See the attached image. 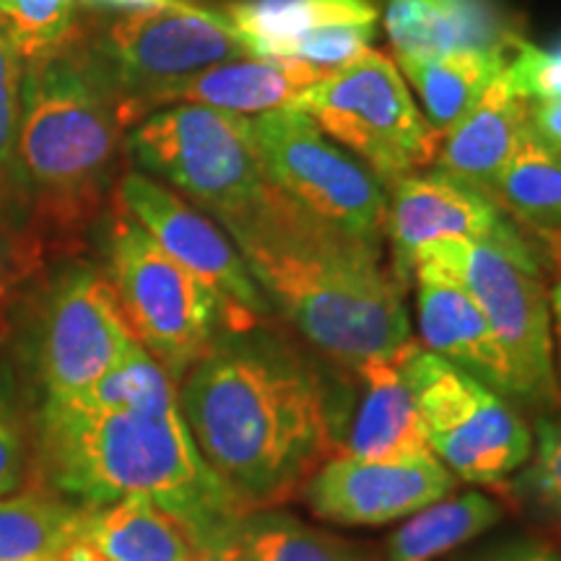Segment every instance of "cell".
<instances>
[{
  "label": "cell",
  "mask_w": 561,
  "mask_h": 561,
  "mask_svg": "<svg viewBox=\"0 0 561 561\" xmlns=\"http://www.w3.org/2000/svg\"><path fill=\"white\" fill-rule=\"evenodd\" d=\"M178 388L170 371L138 346L68 403L91 411H167L180 405Z\"/></svg>",
  "instance_id": "27"
},
{
  "label": "cell",
  "mask_w": 561,
  "mask_h": 561,
  "mask_svg": "<svg viewBox=\"0 0 561 561\" xmlns=\"http://www.w3.org/2000/svg\"><path fill=\"white\" fill-rule=\"evenodd\" d=\"M416 280L421 346L486 382L504 398H517L515 371L471 294L442 278Z\"/></svg>",
  "instance_id": "20"
},
{
  "label": "cell",
  "mask_w": 561,
  "mask_h": 561,
  "mask_svg": "<svg viewBox=\"0 0 561 561\" xmlns=\"http://www.w3.org/2000/svg\"><path fill=\"white\" fill-rule=\"evenodd\" d=\"M182 3V0H79L87 9H117V11H138V9H164V5Z\"/></svg>",
  "instance_id": "39"
},
{
  "label": "cell",
  "mask_w": 561,
  "mask_h": 561,
  "mask_svg": "<svg viewBox=\"0 0 561 561\" xmlns=\"http://www.w3.org/2000/svg\"><path fill=\"white\" fill-rule=\"evenodd\" d=\"M434 458L458 481L494 486L528 462L533 432L486 382L411 341L398 356Z\"/></svg>",
  "instance_id": "9"
},
{
  "label": "cell",
  "mask_w": 561,
  "mask_h": 561,
  "mask_svg": "<svg viewBox=\"0 0 561 561\" xmlns=\"http://www.w3.org/2000/svg\"><path fill=\"white\" fill-rule=\"evenodd\" d=\"M76 512L39 483L0 500V561H60Z\"/></svg>",
  "instance_id": "26"
},
{
  "label": "cell",
  "mask_w": 561,
  "mask_h": 561,
  "mask_svg": "<svg viewBox=\"0 0 561 561\" xmlns=\"http://www.w3.org/2000/svg\"><path fill=\"white\" fill-rule=\"evenodd\" d=\"M30 421L34 483L62 500L157 504L191 530L206 561L248 515L203 460L180 405L91 411L68 401H37Z\"/></svg>",
  "instance_id": "2"
},
{
  "label": "cell",
  "mask_w": 561,
  "mask_h": 561,
  "mask_svg": "<svg viewBox=\"0 0 561 561\" xmlns=\"http://www.w3.org/2000/svg\"><path fill=\"white\" fill-rule=\"evenodd\" d=\"M60 561H206L178 517L144 500L79 504Z\"/></svg>",
  "instance_id": "18"
},
{
  "label": "cell",
  "mask_w": 561,
  "mask_h": 561,
  "mask_svg": "<svg viewBox=\"0 0 561 561\" xmlns=\"http://www.w3.org/2000/svg\"><path fill=\"white\" fill-rule=\"evenodd\" d=\"M125 96L76 30L24 62L19 161L34 240L47 261L68 257L112 201L130 133Z\"/></svg>",
  "instance_id": "3"
},
{
  "label": "cell",
  "mask_w": 561,
  "mask_h": 561,
  "mask_svg": "<svg viewBox=\"0 0 561 561\" xmlns=\"http://www.w3.org/2000/svg\"><path fill=\"white\" fill-rule=\"evenodd\" d=\"M483 561H561V551L553 549L551 543L520 538V541L500 546V549L491 551Z\"/></svg>",
  "instance_id": "38"
},
{
  "label": "cell",
  "mask_w": 561,
  "mask_h": 561,
  "mask_svg": "<svg viewBox=\"0 0 561 561\" xmlns=\"http://www.w3.org/2000/svg\"><path fill=\"white\" fill-rule=\"evenodd\" d=\"M398 356L369 359L351 369L359 380V398L346 424H341L339 453L367 460H416L432 455Z\"/></svg>",
  "instance_id": "19"
},
{
  "label": "cell",
  "mask_w": 561,
  "mask_h": 561,
  "mask_svg": "<svg viewBox=\"0 0 561 561\" xmlns=\"http://www.w3.org/2000/svg\"><path fill=\"white\" fill-rule=\"evenodd\" d=\"M294 3L297 0H234V3L227 5L224 16L229 19V24L240 34V39H244L261 30L263 24H268L271 19H276L280 11L291 9Z\"/></svg>",
  "instance_id": "36"
},
{
  "label": "cell",
  "mask_w": 561,
  "mask_h": 561,
  "mask_svg": "<svg viewBox=\"0 0 561 561\" xmlns=\"http://www.w3.org/2000/svg\"><path fill=\"white\" fill-rule=\"evenodd\" d=\"M9 335V322H5V305H0V343Z\"/></svg>",
  "instance_id": "41"
},
{
  "label": "cell",
  "mask_w": 561,
  "mask_h": 561,
  "mask_svg": "<svg viewBox=\"0 0 561 561\" xmlns=\"http://www.w3.org/2000/svg\"><path fill=\"white\" fill-rule=\"evenodd\" d=\"M250 128L265 178L278 193L339 234L380 250L388 191L359 159L294 107L250 117Z\"/></svg>",
  "instance_id": "11"
},
{
  "label": "cell",
  "mask_w": 561,
  "mask_h": 561,
  "mask_svg": "<svg viewBox=\"0 0 561 561\" xmlns=\"http://www.w3.org/2000/svg\"><path fill=\"white\" fill-rule=\"evenodd\" d=\"M411 278L450 280L471 294L515 371L517 401H559L551 297L538 257L512 255L466 237H442L419 250Z\"/></svg>",
  "instance_id": "8"
},
{
  "label": "cell",
  "mask_w": 561,
  "mask_h": 561,
  "mask_svg": "<svg viewBox=\"0 0 561 561\" xmlns=\"http://www.w3.org/2000/svg\"><path fill=\"white\" fill-rule=\"evenodd\" d=\"M455 486L458 479L434 455L367 460L339 453L312 473L301 494L312 515L322 520L346 528H380L445 500Z\"/></svg>",
  "instance_id": "14"
},
{
  "label": "cell",
  "mask_w": 561,
  "mask_h": 561,
  "mask_svg": "<svg viewBox=\"0 0 561 561\" xmlns=\"http://www.w3.org/2000/svg\"><path fill=\"white\" fill-rule=\"evenodd\" d=\"M138 346L104 271L68 257L34 286L19 328L37 401L76 398Z\"/></svg>",
  "instance_id": "7"
},
{
  "label": "cell",
  "mask_w": 561,
  "mask_h": 561,
  "mask_svg": "<svg viewBox=\"0 0 561 561\" xmlns=\"http://www.w3.org/2000/svg\"><path fill=\"white\" fill-rule=\"evenodd\" d=\"M528 128L551 151H561V96L533 102L528 110Z\"/></svg>",
  "instance_id": "37"
},
{
  "label": "cell",
  "mask_w": 561,
  "mask_h": 561,
  "mask_svg": "<svg viewBox=\"0 0 561 561\" xmlns=\"http://www.w3.org/2000/svg\"><path fill=\"white\" fill-rule=\"evenodd\" d=\"M517 473L523 502L561 523V419L538 421L533 453Z\"/></svg>",
  "instance_id": "32"
},
{
  "label": "cell",
  "mask_w": 561,
  "mask_h": 561,
  "mask_svg": "<svg viewBox=\"0 0 561 561\" xmlns=\"http://www.w3.org/2000/svg\"><path fill=\"white\" fill-rule=\"evenodd\" d=\"M561 268V263H559ZM549 297H551V325H553V339H557V346H559V359H561V271H559V278L553 280V286L549 289Z\"/></svg>",
  "instance_id": "40"
},
{
  "label": "cell",
  "mask_w": 561,
  "mask_h": 561,
  "mask_svg": "<svg viewBox=\"0 0 561 561\" xmlns=\"http://www.w3.org/2000/svg\"><path fill=\"white\" fill-rule=\"evenodd\" d=\"M385 234L390 240L392 268L401 286L411 278L419 250L442 237L491 242L520 257H536L525 237L512 227L489 195L442 172L411 174L388 187Z\"/></svg>",
  "instance_id": "15"
},
{
  "label": "cell",
  "mask_w": 561,
  "mask_h": 561,
  "mask_svg": "<svg viewBox=\"0 0 561 561\" xmlns=\"http://www.w3.org/2000/svg\"><path fill=\"white\" fill-rule=\"evenodd\" d=\"M502 520L500 502L483 491L447 494L413 512L385 543L388 561H434L473 541Z\"/></svg>",
  "instance_id": "24"
},
{
  "label": "cell",
  "mask_w": 561,
  "mask_h": 561,
  "mask_svg": "<svg viewBox=\"0 0 561 561\" xmlns=\"http://www.w3.org/2000/svg\"><path fill=\"white\" fill-rule=\"evenodd\" d=\"M504 73L512 89L530 104L557 100L561 96V42L553 47H536L520 39L515 45V58L504 66Z\"/></svg>",
  "instance_id": "35"
},
{
  "label": "cell",
  "mask_w": 561,
  "mask_h": 561,
  "mask_svg": "<svg viewBox=\"0 0 561 561\" xmlns=\"http://www.w3.org/2000/svg\"><path fill=\"white\" fill-rule=\"evenodd\" d=\"M21 79H24V62L0 34V210L26 234H32L19 161Z\"/></svg>",
  "instance_id": "28"
},
{
  "label": "cell",
  "mask_w": 561,
  "mask_h": 561,
  "mask_svg": "<svg viewBox=\"0 0 561 561\" xmlns=\"http://www.w3.org/2000/svg\"><path fill=\"white\" fill-rule=\"evenodd\" d=\"M528 110L530 102L512 89L502 70L471 112L445 136L434 161L437 172L489 195L528 128Z\"/></svg>",
  "instance_id": "21"
},
{
  "label": "cell",
  "mask_w": 561,
  "mask_h": 561,
  "mask_svg": "<svg viewBox=\"0 0 561 561\" xmlns=\"http://www.w3.org/2000/svg\"><path fill=\"white\" fill-rule=\"evenodd\" d=\"M125 153L144 174L178 187L193 206L234 234L268 206L276 187L265 178L248 115L172 104L133 125Z\"/></svg>",
  "instance_id": "5"
},
{
  "label": "cell",
  "mask_w": 561,
  "mask_h": 561,
  "mask_svg": "<svg viewBox=\"0 0 561 561\" xmlns=\"http://www.w3.org/2000/svg\"><path fill=\"white\" fill-rule=\"evenodd\" d=\"M382 24L396 58L409 60L507 55L520 42L500 0H382Z\"/></svg>",
  "instance_id": "17"
},
{
  "label": "cell",
  "mask_w": 561,
  "mask_h": 561,
  "mask_svg": "<svg viewBox=\"0 0 561 561\" xmlns=\"http://www.w3.org/2000/svg\"><path fill=\"white\" fill-rule=\"evenodd\" d=\"M377 24H341V26H318V30L301 32L297 37L276 42L263 47L257 58L299 60L307 66L322 68L328 73L346 68L362 55L371 50Z\"/></svg>",
  "instance_id": "31"
},
{
  "label": "cell",
  "mask_w": 561,
  "mask_h": 561,
  "mask_svg": "<svg viewBox=\"0 0 561 561\" xmlns=\"http://www.w3.org/2000/svg\"><path fill=\"white\" fill-rule=\"evenodd\" d=\"M104 257L130 333L178 385L219 343L221 325L240 333L219 294L172 261L115 198Z\"/></svg>",
  "instance_id": "6"
},
{
  "label": "cell",
  "mask_w": 561,
  "mask_h": 561,
  "mask_svg": "<svg viewBox=\"0 0 561 561\" xmlns=\"http://www.w3.org/2000/svg\"><path fill=\"white\" fill-rule=\"evenodd\" d=\"M45 268L47 257L34 237L0 210V305L9 307Z\"/></svg>",
  "instance_id": "34"
},
{
  "label": "cell",
  "mask_w": 561,
  "mask_h": 561,
  "mask_svg": "<svg viewBox=\"0 0 561 561\" xmlns=\"http://www.w3.org/2000/svg\"><path fill=\"white\" fill-rule=\"evenodd\" d=\"M81 26L89 47L123 91L128 117L140 96L248 55L224 13L187 0L164 9L121 11L110 21L81 13Z\"/></svg>",
  "instance_id": "12"
},
{
  "label": "cell",
  "mask_w": 561,
  "mask_h": 561,
  "mask_svg": "<svg viewBox=\"0 0 561 561\" xmlns=\"http://www.w3.org/2000/svg\"><path fill=\"white\" fill-rule=\"evenodd\" d=\"M489 198L551 244L561 261V153L525 128L515 153L491 185Z\"/></svg>",
  "instance_id": "22"
},
{
  "label": "cell",
  "mask_w": 561,
  "mask_h": 561,
  "mask_svg": "<svg viewBox=\"0 0 561 561\" xmlns=\"http://www.w3.org/2000/svg\"><path fill=\"white\" fill-rule=\"evenodd\" d=\"M377 19H380V9L375 0H297L291 9L280 11L255 34L244 37L242 45L248 55L257 58L263 47L291 39L301 32L318 30V26L377 24Z\"/></svg>",
  "instance_id": "30"
},
{
  "label": "cell",
  "mask_w": 561,
  "mask_h": 561,
  "mask_svg": "<svg viewBox=\"0 0 561 561\" xmlns=\"http://www.w3.org/2000/svg\"><path fill=\"white\" fill-rule=\"evenodd\" d=\"M398 70L419 91L426 121L439 136H447L481 100L489 83L507 66V55L458 53L434 60L396 58Z\"/></svg>",
  "instance_id": "25"
},
{
  "label": "cell",
  "mask_w": 561,
  "mask_h": 561,
  "mask_svg": "<svg viewBox=\"0 0 561 561\" xmlns=\"http://www.w3.org/2000/svg\"><path fill=\"white\" fill-rule=\"evenodd\" d=\"M325 76L331 73L299 60L244 55V58L219 62L172 87L140 96L130 104V121L138 125L146 115L161 107H172V104H201V107L255 117L271 110L291 107L307 89H312Z\"/></svg>",
  "instance_id": "16"
},
{
  "label": "cell",
  "mask_w": 561,
  "mask_h": 561,
  "mask_svg": "<svg viewBox=\"0 0 561 561\" xmlns=\"http://www.w3.org/2000/svg\"><path fill=\"white\" fill-rule=\"evenodd\" d=\"M208 561H371L354 543L273 510L242 515Z\"/></svg>",
  "instance_id": "23"
},
{
  "label": "cell",
  "mask_w": 561,
  "mask_h": 561,
  "mask_svg": "<svg viewBox=\"0 0 561 561\" xmlns=\"http://www.w3.org/2000/svg\"><path fill=\"white\" fill-rule=\"evenodd\" d=\"M559 153H561V151H559Z\"/></svg>",
  "instance_id": "42"
},
{
  "label": "cell",
  "mask_w": 561,
  "mask_h": 561,
  "mask_svg": "<svg viewBox=\"0 0 561 561\" xmlns=\"http://www.w3.org/2000/svg\"><path fill=\"white\" fill-rule=\"evenodd\" d=\"M291 107L354 151L385 187L437 161L442 136L421 115L401 70L382 53L369 50L333 70Z\"/></svg>",
  "instance_id": "10"
},
{
  "label": "cell",
  "mask_w": 561,
  "mask_h": 561,
  "mask_svg": "<svg viewBox=\"0 0 561 561\" xmlns=\"http://www.w3.org/2000/svg\"><path fill=\"white\" fill-rule=\"evenodd\" d=\"M178 401L203 460L248 512L289 502L339 455L328 392L271 343L219 341L182 377Z\"/></svg>",
  "instance_id": "1"
},
{
  "label": "cell",
  "mask_w": 561,
  "mask_h": 561,
  "mask_svg": "<svg viewBox=\"0 0 561 561\" xmlns=\"http://www.w3.org/2000/svg\"><path fill=\"white\" fill-rule=\"evenodd\" d=\"M112 198L149 231L172 261L219 294L240 333L252 331L271 312V301L252 278L240 250L198 206L138 170L121 174Z\"/></svg>",
  "instance_id": "13"
},
{
  "label": "cell",
  "mask_w": 561,
  "mask_h": 561,
  "mask_svg": "<svg viewBox=\"0 0 561 561\" xmlns=\"http://www.w3.org/2000/svg\"><path fill=\"white\" fill-rule=\"evenodd\" d=\"M229 240L271 307L343 367L396 359L413 341L401 284L380 268V250L325 227L284 193Z\"/></svg>",
  "instance_id": "4"
},
{
  "label": "cell",
  "mask_w": 561,
  "mask_h": 561,
  "mask_svg": "<svg viewBox=\"0 0 561 561\" xmlns=\"http://www.w3.org/2000/svg\"><path fill=\"white\" fill-rule=\"evenodd\" d=\"M76 21L79 0H0V34L21 62L60 47Z\"/></svg>",
  "instance_id": "29"
},
{
  "label": "cell",
  "mask_w": 561,
  "mask_h": 561,
  "mask_svg": "<svg viewBox=\"0 0 561 561\" xmlns=\"http://www.w3.org/2000/svg\"><path fill=\"white\" fill-rule=\"evenodd\" d=\"M32 479V421L21 411L19 396L0 377V500L19 494Z\"/></svg>",
  "instance_id": "33"
}]
</instances>
